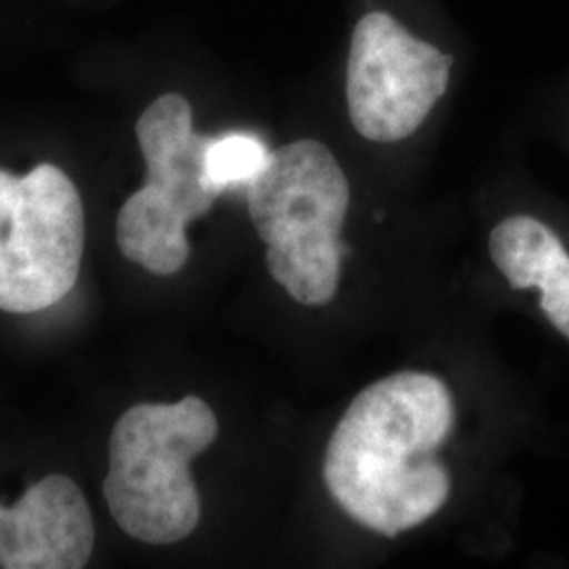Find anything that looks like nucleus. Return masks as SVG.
I'll use <instances>...</instances> for the list:
<instances>
[{"instance_id": "nucleus-1", "label": "nucleus", "mask_w": 569, "mask_h": 569, "mask_svg": "<svg viewBox=\"0 0 569 569\" xmlns=\"http://www.w3.org/2000/svg\"><path fill=\"white\" fill-rule=\"evenodd\" d=\"M453 427L443 380L422 371L361 390L327 443L323 477L333 500L363 528L395 538L448 502L451 479L437 451Z\"/></svg>"}, {"instance_id": "nucleus-2", "label": "nucleus", "mask_w": 569, "mask_h": 569, "mask_svg": "<svg viewBox=\"0 0 569 569\" xmlns=\"http://www.w3.org/2000/svg\"><path fill=\"white\" fill-rule=\"evenodd\" d=\"M247 199L270 277L298 305H329L340 284V234L350 204V186L331 150L317 140L272 150Z\"/></svg>"}, {"instance_id": "nucleus-9", "label": "nucleus", "mask_w": 569, "mask_h": 569, "mask_svg": "<svg viewBox=\"0 0 569 569\" xmlns=\"http://www.w3.org/2000/svg\"><path fill=\"white\" fill-rule=\"evenodd\" d=\"M270 152L264 142L247 133H228L211 138L207 146L204 167L209 180L222 192L237 183H251L264 169Z\"/></svg>"}, {"instance_id": "nucleus-3", "label": "nucleus", "mask_w": 569, "mask_h": 569, "mask_svg": "<svg viewBox=\"0 0 569 569\" xmlns=\"http://www.w3.org/2000/svg\"><path fill=\"white\" fill-rule=\"evenodd\" d=\"M218 437V418L201 397L140 403L112 428L103 496L114 521L146 545H176L201 521L190 475L194 456Z\"/></svg>"}, {"instance_id": "nucleus-5", "label": "nucleus", "mask_w": 569, "mask_h": 569, "mask_svg": "<svg viewBox=\"0 0 569 569\" xmlns=\"http://www.w3.org/2000/svg\"><path fill=\"white\" fill-rule=\"evenodd\" d=\"M84 209L74 182L42 163L0 169V310L30 315L60 305L81 272Z\"/></svg>"}, {"instance_id": "nucleus-6", "label": "nucleus", "mask_w": 569, "mask_h": 569, "mask_svg": "<svg viewBox=\"0 0 569 569\" xmlns=\"http://www.w3.org/2000/svg\"><path fill=\"white\" fill-rule=\"evenodd\" d=\"M453 58L373 11L350 42L346 100L355 129L371 142L406 140L448 89Z\"/></svg>"}, {"instance_id": "nucleus-4", "label": "nucleus", "mask_w": 569, "mask_h": 569, "mask_svg": "<svg viewBox=\"0 0 569 569\" xmlns=\"http://www.w3.org/2000/svg\"><path fill=\"white\" fill-rule=\"evenodd\" d=\"M136 136L146 183L117 218L122 256L152 274H176L190 256L186 226L204 216L222 190L209 180L204 157L211 138L192 127V108L180 93H164L143 110Z\"/></svg>"}, {"instance_id": "nucleus-7", "label": "nucleus", "mask_w": 569, "mask_h": 569, "mask_svg": "<svg viewBox=\"0 0 569 569\" xmlns=\"http://www.w3.org/2000/svg\"><path fill=\"white\" fill-rule=\"evenodd\" d=\"M93 545L89 505L63 475L44 477L13 507L0 505V568H84Z\"/></svg>"}, {"instance_id": "nucleus-8", "label": "nucleus", "mask_w": 569, "mask_h": 569, "mask_svg": "<svg viewBox=\"0 0 569 569\" xmlns=\"http://www.w3.org/2000/svg\"><path fill=\"white\" fill-rule=\"evenodd\" d=\"M489 253L512 289H538L550 326L569 340V251L550 226L510 216L489 234Z\"/></svg>"}]
</instances>
